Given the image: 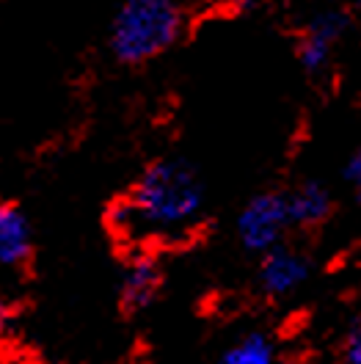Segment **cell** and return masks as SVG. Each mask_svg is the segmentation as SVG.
Returning a JSON list of instances; mask_svg holds the SVG:
<instances>
[{
  "instance_id": "cell-12",
  "label": "cell",
  "mask_w": 361,
  "mask_h": 364,
  "mask_svg": "<svg viewBox=\"0 0 361 364\" xmlns=\"http://www.w3.org/2000/svg\"><path fill=\"white\" fill-rule=\"evenodd\" d=\"M9 323H11V309H9V304H6V301H0V337L6 334Z\"/></svg>"
},
{
  "instance_id": "cell-13",
  "label": "cell",
  "mask_w": 361,
  "mask_h": 364,
  "mask_svg": "<svg viewBox=\"0 0 361 364\" xmlns=\"http://www.w3.org/2000/svg\"><path fill=\"white\" fill-rule=\"evenodd\" d=\"M235 3H237L240 9H251V6H254V3H259V0H235Z\"/></svg>"
},
{
  "instance_id": "cell-7",
  "label": "cell",
  "mask_w": 361,
  "mask_h": 364,
  "mask_svg": "<svg viewBox=\"0 0 361 364\" xmlns=\"http://www.w3.org/2000/svg\"><path fill=\"white\" fill-rule=\"evenodd\" d=\"M284 199L290 227H320L331 215V193L320 182H303Z\"/></svg>"
},
{
  "instance_id": "cell-8",
  "label": "cell",
  "mask_w": 361,
  "mask_h": 364,
  "mask_svg": "<svg viewBox=\"0 0 361 364\" xmlns=\"http://www.w3.org/2000/svg\"><path fill=\"white\" fill-rule=\"evenodd\" d=\"M160 282H163V276H160V268L155 259H149V257L136 259L127 268L124 279H122V304L130 312L146 309L155 301V296H158Z\"/></svg>"
},
{
  "instance_id": "cell-6",
  "label": "cell",
  "mask_w": 361,
  "mask_h": 364,
  "mask_svg": "<svg viewBox=\"0 0 361 364\" xmlns=\"http://www.w3.org/2000/svg\"><path fill=\"white\" fill-rule=\"evenodd\" d=\"M33 249V235L25 213L11 202H0V268L25 265Z\"/></svg>"
},
{
  "instance_id": "cell-2",
  "label": "cell",
  "mask_w": 361,
  "mask_h": 364,
  "mask_svg": "<svg viewBox=\"0 0 361 364\" xmlns=\"http://www.w3.org/2000/svg\"><path fill=\"white\" fill-rule=\"evenodd\" d=\"M182 25L180 0H127L113 20V55L122 64H146L180 39Z\"/></svg>"
},
{
  "instance_id": "cell-9",
  "label": "cell",
  "mask_w": 361,
  "mask_h": 364,
  "mask_svg": "<svg viewBox=\"0 0 361 364\" xmlns=\"http://www.w3.org/2000/svg\"><path fill=\"white\" fill-rule=\"evenodd\" d=\"M218 364H276V345L268 334L251 331L221 353Z\"/></svg>"
},
{
  "instance_id": "cell-5",
  "label": "cell",
  "mask_w": 361,
  "mask_h": 364,
  "mask_svg": "<svg viewBox=\"0 0 361 364\" xmlns=\"http://www.w3.org/2000/svg\"><path fill=\"white\" fill-rule=\"evenodd\" d=\"M342 31H345V20L339 14H325V17H317L315 23L301 33L298 58L306 72H320L331 61V50L337 47Z\"/></svg>"
},
{
  "instance_id": "cell-4",
  "label": "cell",
  "mask_w": 361,
  "mask_h": 364,
  "mask_svg": "<svg viewBox=\"0 0 361 364\" xmlns=\"http://www.w3.org/2000/svg\"><path fill=\"white\" fill-rule=\"evenodd\" d=\"M306 279H309V259L301 251L281 249V246L265 251L259 265V287L265 296H290Z\"/></svg>"
},
{
  "instance_id": "cell-11",
  "label": "cell",
  "mask_w": 361,
  "mask_h": 364,
  "mask_svg": "<svg viewBox=\"0 0 361 364\" xmlns=\"http://www.w3.org/2000/svg\"><path fill=\"white\" fill-rule=\"evenodd\" d=\"M345 180L350 182V185H359V180H361V155L359 152L350 155V160H347V166H345Z\"/></svg>"
},
{
  "instance_id": "cell-3",
  "label": "cell",
  "mask_w": 361,
  "mask_h": 364,
  "mask_svg": "<svg viewBox=\"0 0 361 364\" xmlns=\"http://www.w3.org/2000/svg\"><path fill=\"white\" fill-rule=\"evenodd\" d=\"M287 227H290V215H287V199L281 193H259L237 215V237L254 254L276 249Z\"/></svg>"
},
{
  "instance_id": "cell-10",
  "label": "cell",
  "mask_w": 361,
  "mask_h": 364,
  "mask_svg": "<svg viewBox=\"0 0 361 364\" xmlns=\"http://www.w3.org/2000/svg\"><path fill=\"white\" fill-rule=\"evenodd\" d=\"M342 364H361V326L359 320L350 323L345 348H342Z\"/></svg>"
},
{
  "instance_id": "cell-1",
  "label": "cell",
  "mask_w": 361,
  "mask_h": 364,
  "mask_svg": "<svg viewBox=\"0 0 361 364\" xmlns=\"http://www.w3.org/2000/svg\"><path fill=\"white\" fill-rule=\"evenodd\" d=\"M202 207L199 174L182 160H158L113 207L111 221L122 237H180L199 221Z\"/></svg>"
}]
</instances>
